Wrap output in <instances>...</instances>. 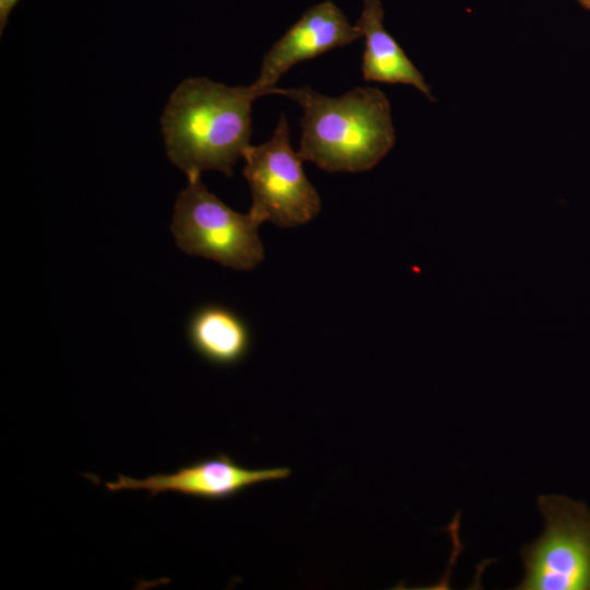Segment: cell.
<instances>
[{
  "label": "cell",
  "instance_id": "obj_7",
  "mask_svg": "<svg viewBox=\"0 0 590 590\" xmlns=\"http://www.w3.org/2000/svg\"><path fill=\"white\" fill-rule=\"evenodd\" d=\"M359 38L356 23L352 24L334 2H319L305 11L267 51L253 83L267 95L274 94L275 83L292 67Z\"/></svg>",
  "mask_w": 590,
  "mask_h": 590
},
{
  "label": "cell",
  "instance_id": "obj_5",
  "mask_svg": "<svg viewBox=\"0 0 590 590\" xmlns=\"http://www.w3.org/2000/svg\"><path fill=\"white\" fill-rule=\"evenodd\" d=\"M243 158V174L252 198L248 212L259 222L296 227L319 214L320 196L304 172V160L292 148L284 114L271 138L259 145L250 144Z\"/></svg>",
  "mask_w": 590,
  "mask_h": 590
},
{
  "label": "cell",
  "instance_id": "obj_8",
  "mask_svg": "<svg viewBox=\"0 0 590 590\" xmlns=\"http://www.w3.org/2000/svg\"><path fill=\"white\" fill-rule=\"evenodd\" d=\"M380 0H363L357 27L364 38L362 75L365 81L411 85L434 101L422 72L384 25Z\"/></svg>",
  "mask_w": 590,
  "mask_h": 590
},
{
  "label": "cell",
  "instance_id": "obj_6",
  "mask_svg": "<svg viewBox=\"0 0 590 590\" xmlns=\"http://www.w3.org/2000/svg\"><path fill=\"white\" fill-rule=\"evenodd\" d=\"M291 469L278 467L247 469L232 458L219 453L184 465L169 474H153L137 480L118 475L117 481L105 483L110 492L145 489L150 496L165 492L177 493L210 502L225 500L257 484L280 481L291 475Z\"/></svg>",
  "mask_w": 590,
  "mask_h": 590
},
{
  "label": "cell",
  "instance_id": "obj_4",
  "mask_svg": "<svg viewBox=\"0 0 590 590\" xmlns=\"http://www.w3.org/2000/svg\"><path fill=\"white\" fill-rule=\"evenodd\" d=\"M538 507L544 530L520 551L521 590L590 589V509L560 495H543Z\"/></svg>",
  "mask_w": 590,
  "mask_h": 590
},
{
  "label": "cell",
  "instance_id": "obj_9",
  "mask_svg": "<svg viewBox=\"0 0 590 590\" xmlns=\"http://www.w3.org/2000/svg\"><path fill=\"white\" fill-rule=\"evenodd\" d=\"M187 334L193 350L213 365H234L250 347V333L245 322L222 306L198 309L189 320Z\"/></svg>",
  "mask_w": 590,
  "mask_h": 590
},
{
  "label": "cell",
  "instance_id": "obj_1",
  "mask_svg": "<svg viewBox=\"0 0 590 590\" xmlns=\"http://www.w3.org/2000/svg\"><path fill=\"white\" fill-rule=\"evenodd\" d=\"M264 95L255 83L228 86L203 76L184 80L161 118L169 161L188 179L204 170L232 176L250 145L252 104Z\"/></svg>",
  "mask_w": 590,
  "mask_h": 590
},
{
  "label": "cell",
  "instance_id": "obj_10",
  "mask_svg": "<svg viewBox=\"0 0 590 590\" xmlns=\"http://www.w3.org/2000/svg\"><path fill=\"white\" fill-rule=\"evenodd\" d=\"M20 0H0V32L2 33L9 16Z\"/></svg>",
  "mask_w": 590,
  "mask_h": 590
},
{
  "label": "cell",
  "instance_id": "obj_11",
  "mask_svg": "<svg viewBox=\"0 0 590 590\" xmlns=\"http://www.w3.org/2000/svg\"><path fill=\"white\" fill-rule=\"evenodd\" d=\"M583 8L590 10V0H577Z\"/></svg>",
  "mask_w": 590,
  "mask_h": 590
},
{
  "label": "cell",
  "instance_id": "obj_3",
  "mask_svg": "<svg viewBox=\"0 0 590 590\" xmlns=\"http://www.w3.org/2000/svg\"><path fill=\"white\" fill-rule=\"evenodd\" d=\"M259 222L250 212L238 213L213 194L201 176L188 179L178 194L170 229L186 253L235 270H252L264 258Z\"/></svg>",
  "mask_w": 590,
  "mask_h": 590
},
{
  "label": "cell",
  "instance_id": "obj_2",
  "mask_svg": "<svg viewBox=\"0 0 590 590\" xmlns=\"http://www.w3.org/2000/svg\"><path fill=\"white\" fill-rule=\"evenodd\" d=\"M303 109L298 154L329 173L371 169L393 148L396 132L386 94L358 86L332 97L303 85L275 88Z\"/></svg>",
  "mask_w": 590,
  "mask_h": 590
}]
</instances>
